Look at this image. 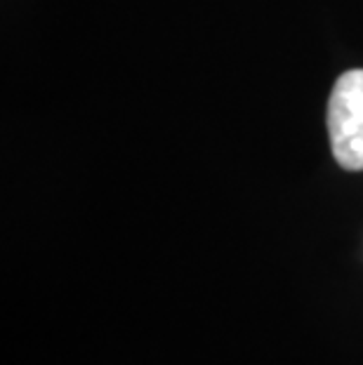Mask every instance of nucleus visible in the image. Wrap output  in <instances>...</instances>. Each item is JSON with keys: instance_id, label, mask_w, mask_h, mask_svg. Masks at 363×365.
<instances>
[{"instance_id": "1", "label": "nucleus", "mask_w": 363, "mask_h": 365, "mask_svg": "<svg viewBox=\"0 0 363 365\" xmlns=\"http://www.w3.org/2000/svg\"><path fill=\"white\" fill-rule=\"evenodd\" d=\"M328 139L339 168L363 170V68L344 71L328 97Z\"/></svg>"}]
</instances>
